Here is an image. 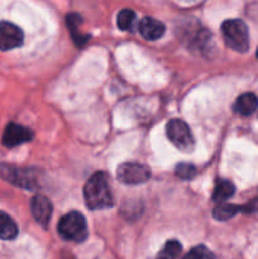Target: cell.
<instances>
[{
    "label": "cell",
    "mask_w": 258,
    "mask_h": 259,
    "mask_svg": "<svg viewBox=\"0 0 258 259\" xmlns=\"http://www.w3.org/2000/svg\"><path fill=\"white\" fill-rule=\"evenodd\" d=\"M66 23H67V28L70 30L71 38L75 42V45L77 47H83L88 43V40L90 39V35L81 33L80 27L82 24V17L77 13H70L66 17Z\"/></svg>",
    "instance_id": "11"
},
{
    "label": "cell",
    "mask_w": 258,
    "mask_h": 259,
    "mask_svg": "<svg viewBox=\"0 0 258 259\" xmlns=\"http://www.w3.org/2000/svg\"><path fill=\"white\" fill-rule=\"evenodd\" d=\"M116 177L125 185L144 184L151 177V169L138 162H125L116 169Z\"/></svg>",
    "instance_id": "6"
},
{
    "label": "cell",
    "mask_w": 258,
    "mask_h": 259,
    "mask_svg": "<svg viewBox=\"0 0 258 259\" xmlns=\"http://www.w3.org/2000/svg\"><path fill=\"white\" fill-rule=\"evenodd\" d=\"M30 210L35 222L43 228H47L52 217V202L43 195H35L30 201Z\"/></svg>",
    "instance_id": "9"
},
{
    "label": "cell",
    "mask_w": 258,
    "mask_h": 259,
    "mask_svg": "<svg viewBox=\"0 0 258 259\" xmlns=\"http://www.w3.org/2000/svg\"><path fill=\"white\" fill-rule=\"evenodd\" d=\"M235 187L233 185V182H230L229 180H217L215 182L214 191H212L211 199L212 201L217 202V204H222L225 202L228 199L234 195Z\"/></svg>",
    "instance_id": "13"
},
{
    "label": "cell",
    "mask_w": 258,
    "mask_h": 259,
    "mask_svg": "<svg viewBox=\"0 0 258 259\" xmlns=\"http://www.w3.org/2000/svg\"><path fill=\"white\" fill-rule=\"evenodd\" d=\"M33 138V132L25 126L17 123H10L5 126L2 137V143L8 148L20 146L23 143L30 142Z\"/></svg>",
    "instance_id": "8"
},
{
    "label": "cell",
    "mask_w": 258,
    "mask_h": 259,
    "mask_svg": "<svg viewBox=\"0 0 258 259\" xmlns=\"http://www.w3.org/2000/svg\"><path fill=\"white\" fill-rule=\"evenodd\" d=\"M182 259H215V255L205 245H196L189 253H186Z\"/></svg>",
    "instance_id": "18"
},
{
    "label": "cell",
    "mask_w": 258,
    "mask_h": 259,
    "mask_svg": "<svg viewBox=\"0 0 258 259\" xmlns=\"http://www.w3.org/2000/svg\"><path fill=\"white\" fill-rule=\"evenodd\" d=\"M83 197L86 206L90 210H104L113 207L114 197L105 172H95L86 181L83 187Z\"/></svg>",
    "instance_id": "1"
},
{
    "label": "cell",
    "mask_w": 258,
    "mask_h": 259,
    "mask_svg": "<svg viewBox=\"0 0 258 259\" xmlns=\"http://www.w3.org/2000/svg\"><path fill=\"white\" fill-rule=\"evenodd\" d=\"M24 34L19 27L10 22H0V51H10L23 45Z\"/></svg>",
    "instance_id": "7"
},
{
    "label": "cell",
    "mask_w": 258,
    "mask_h": 259,
    "mask_svg": "<svg viewBox=\"0 0 258 259\" xmlns=\"http://www.w3.org/2000/svg\"><path fill=\"white\" fill-rule=\"evenodd\" d=\"M57 232L65 240L82 243L89 235L85 217L78 211L63 215L57 224Z\"/></svg>",
    "instance_id": "3"
},
{
    "label": "cell",
    "mask_w": 258,
    "mask_h": 259,
    "mask_svg": "<svg viewBox=\"0 0 258 259\" xmlns=\"http://www.w3.org/2000/svg\"><path fill=\"white\" fill-rule=\"evenodd\" d=\"M234 111L239 115L249 116L254 113L258 109V98L255 94L253 93H244L242 95L238 96L235 100L234 106H233Z\"/></svg>",
    "instance_id": "12"
},
{
    "label": "cell",
    "mask_w": 258,
    "mask_h": 259,
    "mask_svg": "<svg viewBox=\"0 0 258 259\" xmlns=\"http://www.w3.org/2000/svg\"><path fill=\"white\" fill-rule=\"evenodd\" d=\"M243 207L239 205H233V204H225L222 202L215 209L212 210V217L219 222H227V220L234 218L238 212H242Z\"/></svg>",
    "instance_id": "15"
},
{
    "label": "cell",
    "mask_w": 258,
    "mask_h": 259,
    "mask_svg": "<svg viewBox=\"0 0 258 259\" xmlns=\"http://www.w3.org/2000/svg\"><path fill=\"white\" fill-rule=\"evenodd\" d=\"M257 57H258V50H257Z\"/></svg>",
    "instance_id": "20"
},
{
    "label": "cell",
    "mask_w": 258,
    "mask_h": 259,
    "mask_svg": "<svg viewBox=\"0 0 258 259\" xmlns=\"http://www.w3.org/2000/svg\"><path fill=\"white\" fill-rule=\"evenodd\" d=\"M196 174V167L190 163H180L175 167V175L181 180H191Z\"/></svg>",
    "instance_id": "19"
},
{
    "label": "cell",
    "mask_w": 258,
    "mask_h": 259,
    "mask_svg": "<svg viewBox=\"0 0 258 259\" xmlns=\"http://www.w3.org/2000/svg\"><path fill=\"white\" fill-rule=\"evenodd\" d=\"M166 27L162 22L152 17H144L139 23V33L147 40H157L164 34Z\"/></svg>",
    "instance_id": "10"
},
{
    "label": "cell",
    "mask_w": 258,
    "mask_h": 259,
    "mask_svg": "<svg viewBox=\"0 0 258 259\" xmlns=\"http://www.w3.org/2000/svg\"><path fill=\"white\" fill-rule=\"evenodd\" d=\"M166 134L169 142L181 152H191L195 138L190 126L181 119H172L166 125Z\"/></svg>",
    "instance_id": "5"
},
{
    "label": "cell",
    "mask_w": 258,
    "mask_h": 259,
    "mask_svg": "<svg viewBox=\"0 0 258 259\" xmlns=\"http://www.w3.org/2000/svg\"><path fill=\"white\" fill-rule=\"evenodd\" d=\"M0 179L24 190H34L38 186L37 172L13 164H0Z\"/></svg>",
    "instance_id": "4"
},
{
    "label": "cell",
    "mask_w": 258,
    "mask_h": 259,
    "mask_svg": "<svg viewBox=\"0 0 258 259\" xmlns=\"http://www.w3.org/2000/svg\"><path fill=\"white\" fill-rule=\"evenodd\" d=\"M18 235V225L4 211H0V239L13 240Z\"/></svg>",
    "instance_id": "14"
},
{
    "label": "cell",
    "mask_w": 258,
    "mask_h": 259,
    "mask_svg": "<svg viewBox=\"0 0 258 259\" xmlns=\"http://www.w3.org/2000/svg\"><path fill=\"white\" fill-rule=\"evenodd\" d=\"M134 20H136V13L132 9H123L119 12L116 24H118L119 29L126 32V30H132Z\"/></svg>",
    "instance_id": "16"
},
{
    "label": "cell",
    "mask_w": 258,
    "mask_h": 259,
    "mask_svg": "<svg viewBox=\"0 0 258 259\" xmlns=\"http://www.w3.org/2000/svg\"><path fill=\"white\" fill-rule=\"evenodd\" d=\"M181 244L177 240H168L163 249L158 253L157 259H176L181 253Z\"/></svg>",
    "instance_id": "17"
},
{
    "label": "cell",
    "mask_w": 258,
    "mask_h": 259,
    "mask_svg": "<svg viewBox=\"0 0 258 259\" xmlns=\"http://www.w3.org/2000/svg\"><path fill=\"white\" fill-rule=\"evenodd\" d=\"M222 34L224 42L232 50L244 53L249 48V32L248 27L240 19H228L222 24Z\"/></svg>",
    "instance_id": "2"
}]
</instances>
